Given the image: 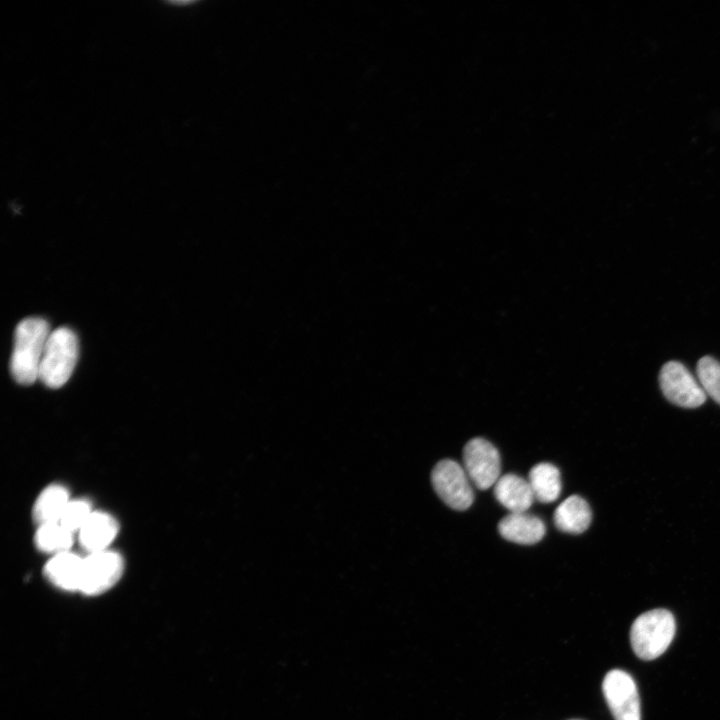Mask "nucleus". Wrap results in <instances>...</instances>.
<instances>
[{
    "mask_svg": "<svg viewBox=\"0 0 720 720\" xmlns=\"http://www.w3.org/2000/svg\"><path fill=\"white\" fill-rule=\"evenodd\" d=\"M51 331L48 322L40 317L21 320L14 334L10 371L21 385L33 384L39 378V369Z\"/></svg>",
    "mask_w": 720,
    "mask_h": 720,
    "instance_id": "nucleus-1",
    "label": "nucleus"
},
{
    "mask_svg": "<svg viewBox=\"0 0 720 720\" xmlns=\"http://www.w3.org/2000/svg\"><path fill=\"white\" fill-rule=\"evenodd\" d=\"M676 631L673 614L666 609H653L639 615L630 630L631 646L643 660H653L663 654Z\"/></svg>",
    "mask_w": 720,
    "mask_h": 720,
    "instance_id": "nucleus-2",
    "label": "nucleus"
},
{
    "mask_svg": "<svg viewBox=\"0 0 720 720\" xmlns=\"http://www.w3.org/2000/svg\"><path fill=\"white\" fill-rule=\"evenodd\" d=\"M78 358V339L73 330L59 327L51 331L43 352L39 380L57 389L69 380Z\"/></svg>",
    "mask_w": 720,
    "mask_h": 720,
    "instance_id": "nucleus-3",
    "label": "nucleus"
},
{
    "mask_svg": "<svg viewBox=\"0 0 720 720\" xmlns=\"http://www.w3.org/2000/svg\"><path fill=\"white\" fill-rule=\"evenodd\" d=\"M431 481L438 496L452 509L463 511L473 503L472 482L459 463L451 459L438 462Z\"/></svg>",
    "mask_w": 720,
    "mask_h": 720,
    "instance_id": "nucleus-4",
    "label": "nucleus"
},
{
    "mask_svg": "<svg viewBox=\"0 0 720 720\" xmlns=\"http://www.w3.org/2000/svg\"><path fill=\"white\" fill-rule=\"evenodd\" d=\"M124 562L120 554L104 550L83 558V569L79 592L95 596L106 592L121 578Z\"/></svg>",
    "mask_w": 720,
    "mask_h": 720,
    "instance_id": "nucleus-5",
    "label": "nucleus"
},
{
    "mask_svg": "<svg viewBox=\"0 0 720 720\" xmlns=\"http://www.w3.org/2000/svg\"><path fill=\"white\" fill-rule=\"evenodd\" d=\"M659 382L664 396L677 406L696 408L706 401L701 384L682 363L669 361L664 364Z\"/></svg>",
    "mask_w": 720,
    "mask_h": 720,
    "instance_id": "nucleus-6",
    "label": "nucleus"
},
{
    "mask_svg": "<svg viewBox=\"0 0 720 720\" xmlns=\"http://www.w3.org/2000/svg\"><path fill=\"white\" fill-rule=\"evenodd\" d=\"M463 463L470 481L481 490L494 486L500 478V454L488 440L471 439L465 445Z\"/></svg>",
    "mask_w": 720,
    "mask_h": 720,
    "instance_id": "nucleus-7",
    "label": "nucleus"
},
{
    "mask_svg": "<svg viewBox=\"0 0 720 720\" xmlns=\"http://www.w3.org/2000/svg\"><path fill=\"white\" fill-rule=\"evenodd\" d=\"M602 691L615 720H641L637 686L630 674L619 669L609 671Z\"/></svg>",
    "mask_w": 720,
    "mask_h": 720,
    "instance_id": "nucleus-8",
    "label": "nucleus"
},
{
    "mask_svg": "<svg viewBox=\"0 0 720 720\" xmlns=\"http://www.w3.org/2000/svg\"><path fill=\"white\" fill-rule=\"evenodd\" d=\"M119 530L116 519L101 511H93L89 519L79 530V542L89 553L107 550Z\"/></svg>",
    "mask_w": 720,
    "mask_h": 720,
    "instance_id": "nucleus-9",
    "label": "nucleus"
},
{
    "mask_svg": "<svg viewBox=\"0 0 720 720\" xmlns=\"http://www.w3.org/2000/svg\"><path fill=\"white\" fill-rule=\"evenodd\" d=\"M498 530L504 539L524 545L539 542L546 532L543 521L527 512L508 514L500 520Z\"/></svg>",
    "mask_w": 720,
    "mask_h": 720,
    "instance_id": "nucleus-10",
    "label": "nucleus"
},
{
    "mask_svg": "<svg viewBox=\"0 0 720 720\" xmlns=\"http://www.w3.org/2000/svg\"><path fill=\"white\" fill-rule=\"evenodd\" d=\"M494 495L511 513L527 512L535 500L528 480L511 473L500 476L494 485Z\"/></svg>",
    "mask_w": 720,
    "mask_h": 720,
    "instance_id": "nucleus-11",
    "label": "nucleus"
},
{
    "mask_svg": "<svg viewBox=\"0 0 720 720\" xmlns=\"http://www.w3.org/2000/svg\"><path fill=\"white\" fill-rule=\"evenodd\" d=\"M83 558L70 551L54 555L44 567V575L56 587L66 591H79Z\"/></svg>",
    "mask_w": 720,
    "mask_h": 720,
    "instance_id": "nucleus-12",
    "label": "nucleus"
},
{
    "mask_svg": "<svg viewBox=\"0 0 720 720\" xmlns=\"http://www.w3.org/2000/svg\"><path fill=\"white\" fill-rule=\"evenodd\" d=\"M553 519L560 531L580 534L589 527L592 513L586 500L571 495L557 506Z\"/></svg>",
    "mask_w": 720,
    "mask_h": 720,
    "instance_id": "nucleus-13",
    "label": "nucleus"
},
{
    "mask_svg": "<svg viewBox=\"0 0 720 720\" xmlns=\"http://www.w3.org/2000/svg\"><path fill=\"white\" fill-rule=\"evenodd\" d=\"M69 501V493L64 486L49 485L39 494L34 503L32 514L35 522L39 526L59 522Z\"/></svg>",
    "mask_w": 720,
    "mask_h": 720,
    "instance_id": "nucleus-14",
    "label": "nucleus"
},
{
    "mask_svg": "<svg viewBox=\"0 0 720 720\" xmlns=\"http://www.w3.org/2000/svg\"><path fill=\"white\" fill-rule=\"evenodd\" d=\"M528 482L534 498L541 503H551L561 493V477L556 466L550 463H539L532 467Z\"/></svg>",
    "mask_w": 720,
    "mask_h": 720,
    "instance_id": "nucleus-15",
    "label": "nucleus"
},
{
    "mask_svg": "<svg viewBox=\"0 0 720 720\" xmlns=\"http://www.w3.org/2000/svg\"><path fill=\"white\" fill-rule=\"evenodd\" d=\"M34 542L40 551L56 555L69 551L73 543V533L59 522L48 523L38 527Z\"/></svg>",
    "mask_w": 720,
    "mask_h": 720,
    "instance_id": "nucleus-16",
    "label": "nucleus"
},
{
    "mask_svg": "<svg viewBox=\"0 0 720 720\" xmlns=\"http://www.w3.org/2000/svg\"><path fill=\"white\" fill-rule=\"evenodd\" d=\"M697 376L706 395L720 404V363L710 356L702 357L697 363Z\"/></svg>",
    "mask_w": 720,
    "mask_h": 720,
    "instance_id": "nucleus-17",
    "label": "nucleus"
},
{
    "mask_svg": "<svg viewBox=\"0 0 720 720\" xmlns=\"http://www.w3.org/2000/svg\"><path fill=\"white\" fill-rule=\"evenodd\" d=\"M92 513L89 501L85 499L70 500L62 513L59 523L72 533L79 532Z\"/></svg>",
    "mask_w": 720,
    "mask_h": 720,
    "instance_id": "nucleus-18",
    "label": "nucleus"
}]
</instances>
